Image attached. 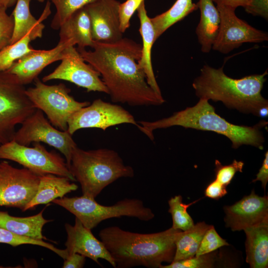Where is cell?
<instances>
[{
    "instance_id": "cell-19",
    "label": "cell",
    "mask_w": 268,
    "mask_h": 268,
    "mask_svg": "<svg viewBox=\"0 0 268 268\" xmlns=\"http://www.w3.org/2000/svg\"><path fill=\"white\" fill-rule=\"evenodd\" d=\"M140 21L139 32L142 37V45L141 56L137 62L138 66L145 73L148 84L158 94L162 95L156 80L151 62V49L155 42V33L152 23L147 15L144 1L137 9Z\"/></svg>"
},
{
    "instance_id": "cell-31",
    "label": "cell",
    "mask_w": 268,
    "mask_h": 268,
    "mask_svg": "<svg viewBox=\"0 0 268 268\" xmlns=\"http://www.w3.org/2000/svg\"><path fill=\"white\" fill-rule=\"evenodd\" d=\"M0 243H5L16 247L23 244L38 245L47 248L55 253L64 260L68 255L66 249L61 250L53 245L46 242L43 240H38L14 234L6 229L0 227Z\"/></svg>"
},
{
    "instance_id": "cell-21",
    "label": "cell",
    "mask_w": 268,
    "mask_h": 268,
    "mask_svg": "<svg viewBox=\"0 0 268 268\" xmlns=\"http://www.w3.org/2000/svg\"><path fill=\"white\" fill-rule=\"evenodd\" d=\"M31 0H17L15 7L11 14L14 18V25L10 45L23 38L30 32H35L43 35L45 25L42 22L51 13V3L49 1L47 2L41 16L37 20L30 12Z\"/></svg>"
},
{
    "instance_id": "cell-41",
    "label": "cell",
    "mask_w": 268,
    "mask_h": 268,
    "mask_svg": "<svg viewBox=\"0 0 268 268\" xmlns=\"http://www.w3.org/2000/svg\"><path fill=\"white\" fill-rule=\"evenodd\" d=\"M216 5H222L230 6L236 9L239 6L245 7L250 0H212Z\"/></svg>"
},
{
    "instance_id": "cell-13",
    "label": "cell",
    "mask_w": 268,
    "mask_h": 268,
    "mask_svg": "<svg viewBox=\"0 0 268 268\" xmlns=\"http://www.w3.org/2000/svg\"><path fill=\"white\" fill-rule=\"evenodd\" d=\"M220 22L212 49L226 54L246 43H262L268 40V33L257 29L238 18L235 9L216 5Z\"/></svg>"
},
{
    "instance_id": "cell-29",
    "label": "cell",
    "mask_w": 268,
    "mask_h": 268,
    "mask_svg": "<svg viewBox=\"0 0 268 268\" xmlns=\"http://www.w3.org/2000/svg\"><path fill=\"white\" fill-rule=\"evenodd\" d=\"M199 201L197 200L190 203L185 204L183 202L181 195L175 196L169 199L168 201L169 206L168 212L172 216V228L186 231L195 225L193 219L187 212V208Z\"/></svg>"
},
{
    "instance_id": "cell-22",
    "label": "cell",
    "mask_w": 268,
    "mask_h": 268,
    "mask_svg": "<svg viewBox=\"0 0 268 268\" xmlns=\"http://www.w3.org/2000/svg\"><path fill=\"white\" fill-rule=\"evenodd\" d=\"M200 10V20L196 29L201 51L208 53L217 36L220 18L212 0H199L197 3Z\"/></svg>"
},
{
    "instance_id": "cell-35",
    "label": "cell",
    "mask_w": 268,
    "mask_h": 268,
    "mask_svg": "<svg viewBox=\"0 0 268 268\" xmlns=\"http://www.w3.org/2000/svg\"><path fill=\"white\" fill-rule=\"evenodd\" d=\"M6 9L0 8V51L10 45L14 29V18L9 15Z\"/></svg>"
},
{
    "instance_id": "cell-36",
    "label": "cell",
    "mask_w": 268,
    "mask_h": 268,
    "mask_svg": "<svg viewBox=\"0 0 268 268\" xmlns=\"http://www.w3.org/2000/svg\"><path fill=\"white\" fill-rule=\"evenodd\" d=\"M143 1L144 0H127L123 3H120L119 13L120 29L122 33H124L130 27L132 16Z\"/></svg>"
},
{
    "instance_id": "cell-27",
    "label": "cell",
    "mask_w": 268,
    "mask_h": 268,
    "mask_svg": "<svg viewBox=\"0 0 268 268\" xmlns=\"http://www.w3.org/2000/svg\"><path fill=\"white\" fill-rule=\"evenodd\" d=\"M198 8L192 0H177L167 11L150 18L156 40L166 30Z\"/></svg>"
},
{
    "instance_id": "cell-20",
    "label": "cell",
    "mask_w": 268,
    "mask_h": 268,
    "mask_svg": "<svg viewBox=\"0 0 268 268\" xmlns=\"http://www.w3.org/2000/svg\"><path fill=\"white\" fill-rule=\"evenodd\" d=\"M71 181L67 177L52 174L41 176L37 192L24 211L39 204L48 203L55 199L64 197L68 193L76 191L78 186Z\"/></svg>"
},
{
    "instance_id": "cell-33",
    "label": "cell",
    "mask_w": 268,
    "mask_h": 268,
    "mask_svg": "<svg viewBox=\"0 0 268 268\" xmlns=\"http://www.w3.org/2000/svg\"><path fill=\"white\" fill-rule=\"evenodd\" d=\"M227 241L221 237L211 225L204 233L195 256L213 252L220 247L229 246Z\"/></svg>"
},
{
    "instance_id": "cell-7",
    "label": "cell",
    "mask_w": 268,
    "mask_h": 268,
    "mask_svg": "<svg viewBox=\"0 0 268 268\" xmlns=\"http://www.w3.org/2000/svg\"><path fill=\"white\" fill-rule=\"evenodd\" d=\"M34 81V87L25 89L26 95L36 109L46 115L51 124L61 131H67L68 120L73 113L90 104L76 100L64 83L47 85L38 77Z\"/></svg>"
},
{
    "instance_id": "cell-39",
    "label": "cell",
    "mask_w": 268,
    "mask_h": 268,
    "mask_svg": "<svg viewBox=\"0 0 268 268\" xmlns=\"http://www.w3.org/2000/svg\"><path fill=\"white\" fill-rule=\"evenodd\" d=\"M86 257L78 253L68 255L64 259L63 268H82L83 267Z\"/></svg>"
},
{
    "instance_id": "cell-10",
    "label": "cell",
    "mask_w": 268,
    "mask_h": 268,
    "mask_svg": "<svg viewBox=\"0 0 268 268\" xmlns=\"http://www.w3.org/2000/svg\"><path fill=\"white\" fill-rule=\"evenodd\" d=\"M25 89L0 78V145L13 140L16 126L37 109Z\"/></svg>"
},
{
    "instance_id": "cell-14",
    "label": "cell",
    "mask_w": 268,
    "mask_h": 268,
    "mask_svg": "<svg viewBox=\"0 0 268 268\" xmlns=\"http://www.w3.org/2000/svg\"><path fill=\"white\" fill-rule=\"evenodd\" d=\"M74 45L72 40L59 41L52 49H34L16 61L8 69L0 72V78L16 85L24 86L29 84L49 65L61 61L66 48Z\"/></svg>"
},
{
    "instance_id": "cell-40",
    "label": "cell",
    "mask_w": 268,
    "mask_h": 268,
    "mask_svg": "<svg viewBox=\"0 0 268 268\" xmlns=\"http://www.w3.org/2000/svg\"><path fill=\"white\" fill-rule=\"evenodd\" d=\"M260 181L262 183V187L265 190L267 183L268 182V152L267 151L265 154L262 165L256 175V179H254L252 183H255Z\"/></svg>"
},
{
    "instance_id": "cell-37",
    "label": "cell",
    "mask_w": 268,
    "mask_h": 268,
    "mask_svg": "<svg viewBox=\"0 0 268 268\" xmlns=\"http://www.w3.org/2000/svg\"><path fill=\"white\" fill-rule=\"evenodd\" d=\"M244 8L248 13L268 19V0H250Z\"/></svg>"
},
{
    "instance_id": "cell-26",
    "label": "cell",
    "mask_w": 268,
    "mask_h": 268,
    "mask_svg": "<svg viewBox=\"0 0 268 268\" xmlns=\"http://www.w3.org/2000/svg\"><path fill=\"white\" fill-rule=\"evenodd\" d=\"M211 226L201 222L188 230L180 231L175 240L176 250L173 261L195 257L204 233Z\"/></svg>"
},
{
    "instance_id": "cell-28",
    "label": "cell",
    "mask_w": 268,
    "mask_h": 268,
    "mask_svg": "<svg viewBox=\"0 0 268 268\" xmlns=\"http://www.w3.org/2000/svg\"><path fill=\"white\" fill-rule=\"evenodd\" d=\"M42 37L40 34L30 32L15 43L9 45L0 51V72L6 70L13 64L24 55L33 51L30 43Z\"/></svg>"
},
{
    "instance_id": "cell-3",
    "label": "cell",
    "mask_w": 268,
    "mask_h": 268,
    "mask_svg": "<svg viewBox=\"0 0 268 268\" xmlns=\"http://www.w3.org/2000/svg\"><path fill=\"white\" fill-rule=\"evenodd\" d=\"M139 130L151 140L154 139L153 131L172 126H181L198 130L211 131L222 134L237 148L246 144L263 149L264 137L260 130L267 122H262L253 127L232 124L215 113L208 100L200 98L194 106L174 113L171 116L155 121H139Z\"/></svg>"
},
{
    "instance_id": "cell-38",
    "label": "cell",
    "mask_w": 268,
    "mask_h": 268,
    "mask_svg": "<svg viewBox=\"0 0 268 268\" xmlns=\"http://www.w3.org/2000/svg\"><path fill=\"white\" fill-rule=\"evenodd\" d=\"M226 188L215 180L206 187L204 195L209 198L218 200L227 194Z\"/></svg>"
},
{
    "instance_id": "cell-11",
    "label": "cell",
    "mask_w": 268,
    "mask_h": 268,
    "mask_svg": "<svg viewBox=\"0 0 268 268\" xmlns=\"http://www.w3.org/2000/svg\"><path fill=\"white\" fill-rule=\"evenodd\" d=\"M122 124H133L138 128L139 127L134 117L120 105L97 99L70 116L67 131L72 135L81 129L98 128L105 131L110 127Z\"/></svg>"
},
{
    "instance_id": "cell-34",
    "label": "cell",
    "mask_w": 268,
    "mask_h": 268,
    "mask_svg": "<svg viewBox=\"0 0 268 268\" xmlns=\"http://www.w3.org/2000/svg\"><path fill=\"white\" fill-rule=\"evenodd\" d=\"M244 165L243 161L234 160L231 164L223 165L219 160H216L214 169L215 180L227 187L237 172H242Z\"/></svg>"
},
{
    "instance_id": "cell-12",
    "label": "cell",
    "mask_w": 268,
    "mask_h": 268,
    "mask_svg": "<svg viewBox=\"0 0 268 268\" xmlns=\"http://www.w3.org/2000/svg\"><path fill=\"white\" fill-rule=\"evenodd\" d=\"M40 176L30 170L19 169L8 162H0V206L24 211L35 195Z\"/></svg>"
},
{
    "instance_id": "cell-30",
    "label": "cell",
    "mask_w": 268,
    "mask_h": 268,
    "mask_svg": "<svg viewBox=\"0 0 268 268\" xmlns=\"http://www.w3.org/2000/svg\"><path fill=\"white\" fill-rule=\"evenodd\" d=\"M52 2L56 8V12L52 21L51 26L59 29L61 25L77 10L87 4L98 0H48Z\"/></svg>"
},
{
    "instance_id": "cell-15",
    "label": "cell",
    "mask_w": 268,
    "mask_h": 268,
    "mask_svg": "<svg viewBox=\"0 0 268 268\" xmlns=\"http://www.w3.org/2000/svg\"><path fill=\"white\" fill-rule=\"evenodd\" d=\"M61 61L53 72L43 77V82L61 79L84 88L88 92L98 91L108 94V90L99 73L89 64L85 63L74 46L65 49Z\"/></svg>"
},
{
    "instance_id": "cell-1",
    "label": "cell",
    "mask_w": 268,
    "mask_h": 268,
    "mask_svg": "<svg viewBox=\"0 0 268 268\" xmlns=\"http://www.w3.org/2000/svg\"><path fill=\"white\" fill-rule=\"evenodd\" d=\"M142 46L122 38L114 43L94 41L92 51L76 48L85 62L100 74L114 103L131 106H158L165 100L147 83L137 62Z\"/></svg>"
},
{
    "instance_id": "cell-5",
    "label": "cell",
    "mask_w": 268,
    "mask_h": 268,
    "mask_svg": "<svg viewBox=\"0 0 268 268\" xmlns=\"http://www.w3.org/2000/svg\"><path fill=\"white\" fill-rule=\"evenodd\" d=\"M69 169L80 184L82 195L93 199L117 180L134 175V169L125 165L115 150H85L77 145L73 150Z\"/></svg>"
},
{
    "instance_id": "cell-8",
    "label": "cell",
    "mask_w": 268,
    "mask_h": 268,
    "mask_svg": "<svg viewBox=\"0 0 268 268\" xmlns=\"http://www.w3.org/2000/svg\"><path fill=\"white\" fill-rule=\"evenodd\" d=\"M33 144L29 147L12 140L0 145V159L16 162L40 176L52 174L76 181L66 160L60 154L48 151L40 142Z\"/></svg>"
},
{
    "instance_id": "cell-24",
    "label": "cell",
    "mask_w": 268,
    "mask_h": 268,
    "mask_svg": "<svg viewBox=\"0 0 268 268\" xmlns=\"http://www.w3.org/2000/svg\"><path fill=\"white\" fill-rule=\"evenodd\" d=\"M246 234V261L251 268L268 267V223L248 228Z\"/></svg>"
},
{
    "instance_id": "cell-25",
    "label": "cell",
    "mask_w": 268,
    "mask_h": 268,
    "mask_svg": "<svg viewBox=\"0 0 268 268\" xmlns=\"http://www.w3.org/2000/svg\"><path fill=\"white\" fill-rule=\"evenodd\" d=\"M44 209L38 214L28 217H15L7 212L0 211V227L18 235L43 240L42 229L44 225L52 220L44 218Z\"/></svg>"
},
{
    "instance_id": "cell-23",
    "label": "cell",
    "mask_w": 268,
    "mask_h": 268,
    "mask_svg": "<svg viewBox=\"0 0 268 268\" xmlns=\"http://www.w3.org/2000/svg\"><path fill=\"white\" fill-rule=\"evenodd\" d=\"M59 29L60 41L72 40L78 48L92 47L91 23L84 7L73 13Z\"/></svg>"
},
{
    "instance_id": "cell-16",
    "label": "cell",
    "mask_w": 268,
    "mask_h": 268,
    "mask_svg": "<svg viewBox=\"0 0 268 268\" xmlns=\"http://www.w3.org/2000/svg\"><path fill=\"white\" fill-rule=\"evenodd\" d=\"M225 226L232 231H241L268 223V197H261L253 190L233 205L225 206Z\"/></svg>"
},
{
    "instance_id": "cell-43",
    "label": "cell",
    "mask_w": 268,
    "mask_h": 268,
    "mask_svg": "<svg viewBox=\"0 0 268 268\" xmlns=\"http://www.w3.org/2000/svg\"><path fill=\"white\" fill-rule=\"evenodd\" d=\"M268 115V105L265 106L260 109L258 113V116L265 118Z\"/></svg>"
},
{
    "instance_id": "cell-17",
    "label": "cell",
    "mask_w": 268,
    "mask_h": 268,
    "mask_svg": "<svg viewBox=\"0 0 268 268\" xmlns=\"http://www.w3.org/2000/svg\"><path fill=\"white\" fill-rule=\"evenodd\" d=\"M117 0H98L84 7L91 23L93 41L114 43L123 38Z\"/></svg>"
},
{
    "instance_id": "cell-4",
    "label": "cell",
    "mask_w": 268,
    "mask_h": 268,
    "mask_svg": "<svg viewBox=\"0 0 268 268\" xmlns=\"http://www.w3.org/2000/svg\"><path fill=\"white\" fill-rule=\"evenodd\" d=\"M268 73L267 69L262 74L235 79L224 73L223 66L216 68L205 65L192 86L200 98L221 101L229 108L257 116L261 108L268 105L261 93Z\"/></svg>"
},
{
    "instance_id": "cell-9",
    "label": "cell",
    "mask_w": 268,
    "mask_h": 268,
    "mask_svg": "<svg viewBox=\"0 0 268 268\" xmlns=\"http://www.w3.org/2000/svg\"><path fill=\"white\" fill-rule=\"evenodd\" d=\"M13 140L26 146L33 142H44L54 147L64 155L68 168L73 150L77 146L72 135L67 131L54 127L38 109L22 123Z\"/></svg>"
},
{
    "instance_id": "cell-42",
    "label": "cell",
    "mask_w": 268,
    "mask_h": 268,
    "mask_svg": "<svg viewBox=\"0 0 268 268\" xmlns=\"http://www.w3.org/2000/svg\"><path fill=\"white\" fill-rule=\"evenodd\" d=\"M17 1V0H0V8H7L12 7Z\"/></svg>"
},
{
    "instance_id": "cell-6",
    "label": "cell",
    "mask_w": 268,
    "mask_h": 268,
    "mask_svg": "<svg viewBox=\"0 0 268 268\" xmlns=\"http://www.w3.org/2000/svg\"><path fill=\"white\" fill-rule=\"evenodd\" d=\"M75 215L82 224L90 229L101 221L112 218L128 216L148 221L154 217L152 210L137 199H125L112 205H103L95 199L82 195L63 197L52 201Z\"/></svg>"
},
{
    "instance_id": "cell-32",
    "label": "cell",
    "mask_w": 268,
    "mask_h": 268,
    "mask_svg": "<svg viewBox=\"0 0 268 268\" xmlns=\"http://www.w3.org/2000/svg\"><path fill=\"white\" fill-rule=\"evenodd\" d=\"M216 253H210L193 258L173 261L167 265H161L160 268H211L216 261Z\"/></svg>"
},
{
    "instance_id": "cell-44",
    "label": "cell",
    "mask_w": 268,
    "mask_h": 268,
    "mask_svg": "<svg viewBox=\"0 0 268 268\" xmlns=\"http://www.w3.org/2000/svg\"><path fill=\"white\" fill-rule=\"evenodd\" d=\"M37 0L39 2H43L45 0Z\"/></svg>"
},
{
    "instance_id": "cell-18",
    "label": "cell",
    "mask_w": 268,
    "mask_h": 268,
    "mask_svg": "<svg viewBox=\"0 0 268 268\" xmlns=\"http://www.w3.org/2000/svg\"><path fill=\"white\" fill-rule=\"evenodd\" d=\"M67 239L65 249L68 255L78 253L88 258L98 264L99 259H104L112 266L116 268V264L104 244L92 234L91 229L84 226L75 217L73 225L65 224Z\"/></svg>"
},
{
    "instance_id": "cell-2",
    "label": "cell",
    "mask_w": 268,
    "mask_h": 268,
    "mask_svg": "<svg viewBox=\"0 0 268 268\" xmlns=\"http://www.w3.org/2000/svg\"><path fill=\"white\" fill-rule=\"evenodd\" d=\"M181 231L171 227L159 232L143 234L113 226L101 230L99 236L116 268H160L162 263L173 262L175 240Z\"/></svg>"
}]
</instances>
